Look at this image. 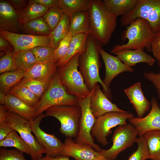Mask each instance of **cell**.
I'll list each match as a JSON object with an SVG mask.
<instances>
[{"mask_svg":"<svg viewBox=\"0 0 160 160\" xmlns=\"http://www.w3.org/2000/svg\"><path fill=\"white\" fill-rule=\"evenodd\" d=\"M88 11L89 34L103 45H107L116 28L117 17L109 11L101 0H91Z\"/></svg>","mask_w":160,"mask_h":160,"instance_id":"cell-2","label":"cell"},{"mask_svg":"<svg viewBox=\"0 0 160 160\" xmlns=\"http://www.w3.org/2000/svg\"><path fill=\"white\" fill-rule=\"evenodd\" d=\"M6 95L2 92L0 91V103L4 105L5 103Z\"/></svg>","mask_w":160,"mask_h":160,"instance_id":"cell-50","label":"cell"},{"mask_svg":"<svg viewBox=\"0 0 160 160\" xmlns=\"http://www.w3.org/2000/svg\"><path fill=\"white\" fill-rule=\"evenodd\" d=\"M103 45L89 34L87 39L86 49L80 55L79 70L90 91L93 89L96 83H99L103 88V92L111 100L112 95L111 89L105 85L99 74V70L101 67L99 48Z\"/></svg>","mask_w":160,"mask_h":160,"instance_id":"cell-1","label":"cell"},{"mask_svg":"<svg viewBox=\"0 0 160 160\" xmlns=\"http://www.w3.org/2000/svg\"><path fill=\"white\" fill-rule=\"evenodd\" d=\"M159 68V72L156 73L153 72H144L143 76L148 80L152 83L156 90L158 97L160 100V61H158ZM160 108V102L159 104Z\"/></svg>","mask_w":160,"mask_h":160,"instance_id":"cell-42","label":"cell"},{"mask_svg":"<svg viewBox=\"0 0 160 160\" xmlns=\"http://www.w3.org/2000/svg\"><path fill=\"white\" fill-rule=\"evenodd\" d=\"M13 49L10 42L4 37L0 36V50L5 52L9 50Z\"/></svg>","mask_w":160,"mask_h":160,"instance_id":"cell-47","label":"cell"},{"mask_svg":"<svg viewBox=\"0 0 160 160\" xmlns=\"http://www.w3.org/2000/svg\"><path fill=\"white\" fill-rule=\"evenodd\" d=\"M46 116L42 113L30 121L31 128L38 142L45 149L46 154L55 157L61 154L64 143L54 135L48 134L40 128V123Z\"/></svg>","mask_w":160,"mask_h":160,"instance_id":"cell-12","label":"cell"},{"mask_svg":"<svg viewBox=\"0 0 160 160\" xmlns=\"http://www.w3.org/2000/svg\"><path fill=\"white\" fill-rule=\"evenodd\" d=\"M64 143L61 155L72 157L75 160H109L100 152L90 146L76 143L72 138H67Z\"/></svg>","mask_w":160,"mask_h":160,"instance_id":"cell-15","label":"cell"},{"mask_svg":"<svg viewBox=\"0 0 160 160\" xmlns=\"http://www.w3.org/2000/svg\"><path fill=\"white\" fill-rule=\"evenodd\" d=\"M124 92L135 109L137 117H143L149 111L151 105L144 94L140 82H137L126 88Z\"/></svg>","mask_w":160,"mask_h":160,"instance_id":"cell-19","label":"cell"},{"mask_svg":"<svg viewBox=\"0 0 160 160\" xmlns=\"http://www.w3.org/2000/svg\"><path fill=\"white\" fill-rule=\"evenodd\" d=\"M13 49L5 52L0 59V73L14 71L18 70L15 64L13 55Z\"/></svg>","mask_w":160,"mask_h":160,"instance_id":"cell-39","label":"cell"},{"mask_svg":"<svg viewBox=\"0 0 160 160\" xmlns=\"http://www.w3.org/2000/svg\"><path fill=\"white\" fill-rule=\"evenodd\" d=\"M150 103L151 109L146 116L141 118L133 117L128 120L137 130L139 137L148 131L160 130V108L156 97H152Z\"/></svg>","mask_w":160,"mask_h":160,"instance_id":"cell-14","label":"cell"},{"mask_svg":"<svg viewBox=\"0 0 160 160\" xmlns=\"http://www.w3.org/2000/svg\"><path fill=\"white\" fill-rule=\"evenodd\" d=\"M9 93L31 106H36L39 100L31 90L19 83L11 89Z\"/></svg>","mask_w":160,"mask_h":160,"instance_id":"cell-35","label":"cell"},{"mask_svg":"<svg viewBox=\"0 0 160 160\" xmlns=\"http://www.w3.org/2000/svg\"><path fill=\"white\" fill-rule=\"evenodd\" d=\"M23 152L16 149H0V160H26Z\"/></svg>","mask_w":160,"mask_h":160,"instance_id":"cell-41","label":"cell"},{"mask_svg":"<svg viewBox=\"0 0 160 160\" xmlns=\"http://www.w3.org/2000/svg\"><path fill=\"white\" fill-rule=\"evenodd\" d=\"M89 34L80 33L72 36L67 53L64 57L57 63V67H61L66 64L74 56L83 53L85 51L87 39Z\"/></svg>","mask_w":160,"mask_h":160,"instance_id":"cell-23","label":"cell"},{"mask_svg":"<svg viewBox=\"0 0 160 160\" xmlns=\"http://www.w3.org/2000/svg\"><path fill=\"white\" fill-rule=\"evenodd\" d=\"M70 17L69 15L63 14L62 19L56 27L49 35L50 47L54 50L57 47L60 41L68 33Z\"/></svg>","mask_w":160,"mask_h":160,"instance_id":"cell-26","label":"cell"},{"mask_svg":"<svg viewBox=\"0 0 160 160\" xmlns=\"http://www.w3.org/2000/svg\"><path fill=\"white\" fill-rule=\"evenodd\" d=\"M14 61L18 70L24 72L38 63L31 49L13 52Z\"/></svg>","mask_w":160,"mask_h":160,"instance_id":"cell-27","label":"cell"},{"mask_svg":"<svg viewBox=\"0 0 160 160\" xmlns=\"http://www.w3.org/2000/svg\"><path fill=\"white\" fill-rule=\"evenodd\" d=\"M22 31L32 35H49L50 33L42 17L29 21L23 24Z\"/></svg>","mask_w":160,"mask_h":160,"instance_id":"cell-34","label":"cell"},{"mask_svg":"<svg viewBox=\"0 0 160 160\" xmlns=\"http://www.w3.org/2000/svg\"><path fill=\"white\" fill-rule=\"evenodd\" d=\"M138 18L146 20L154 33L160 31V0H139L131 13L121 16V25L127 27Z\"/></svg>","mask_w":160,"mask_h":160,"instance_id":"cell-7","label":"cell"},{"mask_svg":"<svg viewBox=\"0 0 160 160\" xmlns=\"http://www.w3.org/2000/svg\"><path fill=\"white\" fill-rule=\"evenodd\" d=\"M92 90L89 95L84 99L78 100L81 111L79 129L78 134L74 141L77 143L91 146L95 151L100 152V146L95 143L91 132L96 118L94 116L90 107Z\"/></svg>","mask_w":160,"mask_h":160,"instance_id":"cell-10","label":"cell"},{"mask_svg":"<svg viewBox=\"0 0 160 160\" xmlns=\"http://www.w3.org/2000/svg\"><path fill=\"white\" fill-rule=\"evenodd\" d=\"M8 112L16 114L31 121L35 119L36 109L14 95L9 93L6 95L4 105Z\"/></svg>","mask_w":160,"mask_h":160,"instance_id":"cell-20","label":"cell"},{"mask_svg":"<svg viewBox=\"0 0 160 160\" xmlns=\"http://www.w3.org/2000/svg\"><path fill=\"white\" fill-rule=\"evenodd\" d=\"M31 50L38 62L55 61L54 49L51 47L39 46Z\"/></svg>","mask_w":160,"mask_h":160,"instance_id":"cell-37","label":"cell"},{"mask_svg":"<svg viewBox=\"0 0 160 160\" xmlns=\"http://www.w3.org/2000/svg\"><path fill=\"white\" fill-rule=\"evenodd\" d=\"M143 136L148 148L149 159L151 160H160V130L147 132Z\"/></svg>","mask_w":160,"mask_h":160,"instance_id":"cell-30","label":"cell"},{"mask_svg":"<svg viewBox=\"0 0 160 160\" xmlns=\"http://www.w3.org/2000/svg\"><path fill=\"white\" fill-rule=\"evenodd\" d=\"M139 0H103L105 5L109 11L118 17L131 13L135 8Z\"/></svg>","mask_w":160,"mask_h":160,"instance_id":"cell-25","label":"cell"},{"mask_svg":"<svg viewBox=\"0 0 160 160\" xmlns=\"http://www.w3.org/2000/svg\"><path fill=\"white\" fill-rule=\"evenodd\" d=\"M136 143L138 145L137 149L129 156L127 160H145L149 159V150L143 136L137 138Z\"/></svg>","mask_w":160,"mask_h":160,"instance_id":"cell-38","label":"cell"},{"mask_svg":"<svg viewBox=\"0 0 160 160\" xmlns=\"http://www.w3.org/2000/svg\"><path fill=\"white\" fill-rule=\"evenodd\" d=\"M91 0H59L58 7L63 14L70 15L76 12L88 11Z\"/></svg>","mask_w":160,"mask_h":160,"instance_id":"cell-31","label":"cell"},{"mask_svg":"<svg viewBox=\"0 0 160 160\" xmlns=\"http://www.w3.org/2000/svg\"><path fill=\"white\" fill-rule=\"evenodd\" d=\"M57 63L55 61L38 62L25 72L23 78L52 77L57 72Z\"/></svg>","mask_w":160,"mask_h":160,"instance_id":"cell-22","label":"cell"},{"mask_svg":"<svg viewBox=\"0 0 160 160\" xmlns=\"http://www.w3.org/2000/svg\"><path fill=\"white\" fill-rule=\"evenodd\" d=\"M47 116L56 118L60 122V132L67 138H76L79 129L81 111L79 105H56L45 111Z\"/></svg>","mask_w":160,"mask_h":160,"instance_id":"cell-6","label":"cell"},{"mask_svg":"<svg viewBox=\"0 0 160 160\" xmlns=\"http://www.w3.org/2000/svg\"><path fill=\"white\" fill-rule=\"evenodd\" d=\"M78 99L69 94L61 84L57 72L38 103L35 106L36 113L35 119L48 108L56 105H78Z\"/></svg>","mask_w":160,"mask_h":160,"instance_id":"cell-5","label":"cell"},{"mask_svg":"<svg viewBox=\"0 0 160 160\" xmlns=\"http://www.w3.org/2000/svg\"><path fill=\"white\" fill-rule=\"evenodd\" d=\"M25 72L20 70L4 73L0 75V91L6 95L9 94L11 89L24 78Z\"/></svg>","mask_w":160,"mask_h":160,"instance_id":"cell-28","label":"cell"},{"mask_svg":"<svg viewBox=\"0 0 160 160\" xmlns=\"http://www.w3.org/2000/svg\"><path fill=\"white\" fill-rule=\"evenodd\" d=\"M7 111L4 105H0V122L5 121Z\"/></svg>","mask_w":160,"mask_h":160,"instance_id":"cell-49","label":"cell"},{"mask_svg":"<svg viewBox=\"0 0 160 160\" xmlns=\"http://www.w3.org/2000/svg\"><path fill=\"white\" fill-rule=\"evenodd\" d=\"M23 24L19 14L7 1H0V30L19 33L22 31Z\"/></svg>","mask_w":160,"mask_h":160,"instance_id":"cell-17","label":"cell"},{"mask_svg":"<svg viewBox=\"0 0 160 160\" xmlns=\"http://www.w3.org/2000/svg\"><path fill=\"white\" fill-rule=\"evenodd\" d=\"M39 160H71L69 157L66 156L59 155L55 157H52L47 155L41 157Z\"/></svg>","mask_w":160,"mask_h":160,"instance_id":"cell-48","label":"cell"},{"mask_svg":"<svg viewBox=\"0 0 160 160\" xmlns=\"http://www.w3.org/2000/svg\"><path fill=\"white\" fill-rule=\"evenodd\" d=\"M17 132L13 129L5 138L0 141V147H14L31 156V152L30 148Z\"/></svg>","mask_w":160,"mask_h":160,"instance_id":"cell-33","label":"cell"},{"mask_svg":"<svg viewBox=\"0 0 160 160\" xmlns=\"http://www.w3.org/2000/svg\"><path fill=\"white\" fill-rule=\"evenodd\" d=\"M63 13L58 6L49 8L42 17L50 32L53 31L60 22Z\"/></svg>","mask_w":160,"mask_h":160,"instance_id":"cell-36","label":"cell"},{"mask_svg":"<svg viewBox=\"0 0 160 160\" xmlns=\"http://www.w3.org/2000/svg\"><path fill=\"white\" fill-rule=\"evenodd\" d=\"M100 55L104 62L105 69V76L103 81L106 87L109 88L113 79L119 74L124 72H132L134 70L125 65L117 57L108 53L99 48Z\"/></svg>","mask_w":160,"mask_h":160,"instance_id":"cell-18","label":"cell"},{"mask_svg":"<svg viewBox=\"0 0 160 160\" xmlns=\"http://www.w3.org/2000/svg\"><path fill=\"white\" fill-rule=\"evenodd\" d=\"M0 36L10 42L13 47L14 52L39 46L50 47L49 35L20 34L0 30Z\"/></svg>","mask_w":160,"mask_h":160,"instance_id":"cell-13","label":"cell"},{"mask_svg":"<svg viewBox=\"0 0 160 160\" xmlns=\"http://www.w3.org/2000/svg\"><path fill=\"white\" fill-rule=\"evenodd\" d=\"M28 1L40 5L49 9L58 7L59 0H30Z\"/></svg>","mask_w":160,"mask_h":160,"instance_id":"cell-46","label":"cell"},{"mask_svg":"<svg viewBox=\"0 0 160 160\" xmlns=\"http://www.w3.org/2000/svg\"><path fill=\"white\" fill-rule=\"evenodd\" d=\"M6 121L17 132L30 148L31 160H39L45 149L32 134L30 121L13 113L7 111Z\"/></svg>","mask_w":160,"mask_h":160,"instance_id":"cell-11","label":"cell"},{"mask_svg":"<svg viewBox=\"0 0 160 160\" xmlns=\"http://www.w3.org/2000/svg\"><path fill=\"white\" fill-rule=\"evenodd\" d=\"M8 1L19 13L24 9L28 3V0H9Z\"/></svg>","mask_w":160,"mask_h":160,"instance_id":"cell-45","label":"cell"},{"mask_svg":"<svg viewBox=\"0 0 160 160\" xmlns=\"http://www.w3.org/2000/svg\"><path fill=\"white\" fill-rule=\"evenodd\" d=\"M48 9V8L40 5L28 1L27 6L19 13L20 21L23 24L42 17Z\"/></svg>","mask_w":160,"mask_h":160,"instance_id":"cell-32","label":"cell"},{"mask_svg":"<svg viewBox=\"0 0 160 160\" xmlns=\"http://www.w3.org/2000/svg\"><path fill=\"white\" fill-rule=\"evenodd\" d=\"M151 51L156 59L160 61V31L155 33L151 43Z\"/></svg>","mask_w":160,"mask_h":160,"instance_id":"cell-43","label":"cell"},{"mask_svg":"<svg viewBox=\"0 0 160 160\" xmlns=\"http://www.w3.org/2000/svg\"><path fill=\"white\" fill-rule=\"evenodd\" d=\"M155 34L146 20L137 18L126 27V29L121 35L122 40L127 39V43L115 46L110 52L114 53L123 50L144 48L148 52L151 51V43Z\"/></svg>","mask_w":160,"mask_h":160,"instance_id":"cell-3","label":"cell"},{"mask_svg":"<svg viewBox=\"0 0 160 160\" xmlns=\"http://www.w3.org/2000/svg\"><path fill=\"white\" fill-rule=\"evenodd\" d=\"M72 37L71 33L68 32L60 41L57 48L54 50L55 60L57 63L62 59L67 53Z\"/></svg>","mask_w":160,"mask_h":160,"instance_id":"cell-40","label":"cell"},{"mask_svg":"<svg viewBox=\"0 0 160 160\" xmlns=\"http://www.w3.org/2000/svg\"><path fill=\"white\" fill-rule=\"evenodd\" d=\"M134 117L133 113L124 112H111L96 118L91 134L98 143L105 146L108 144L106 138L112 133L111 129L127 124V120Z\"/></svg>","mask_w":160,"mask_h":160,"instance_id":"cell-8","label":"cell"},{"mask_svg":"<svg viewBox=\"0 0 160 160\" xmlns=\"http://www.w3.org/2000/svg\"><path fill=\"white\" fill-rule=\"evenodd\" d=\"M127 66L131 68L136 64L141 63L152 66L155 62V59L146 53L143 49H127L113 53Z\"/></svg>","mask_w":160,"mask_h":160,"instance_id":"cell-21","label":"cell"},{"mask_svg":"<svg viewBox=\"0 0 160 160\" xmlns=\"http://www.w3.org/2000/svg\"><path fill=\"white\" fill-rule=\"evenodd\" d=\"M13 129L6 121L0 122V141L5 138Z\"/></svg>","mask_w":160,"mask_h":160,"instance_id":"cell-44","label":"cell"},{"mask_svg":"<svg viewBox=\"0 0 160 160\" xmlns=\"http://www.w3.org/2000/svg\"><path fill=\"white\" fill-rule=\"evenodd\" d=\"M137 135V130L130 123L118 126L113 132L112 146L108 149H102L100 152L109 160H115L120 153L136 143Z\"/></svg>","mask_w":160,"mask_h":160,"instance_id":"cell-9","label":"cell"},{"mask_svg":"<svg viewBox=\"0 0 160 160\" xmlns=\"http://www.w3.org/2000/svg\"><path fill=\"white\" fill-rule=\"evenodd\" d=\"M70 16L68 32L72 36L80 33L89 34L90 20L88 11L74 13Z\"/></svg>","mask_w":160,"mask_h":160,"instance_id":"cell-24","label":"cell"},{"mask_svg":"<svg viewBox=\"0 0 160 160\" xmlns=\"http://www.w3.org/2000/svg\"><path fill=\"white\" fill-rule=\"evenodd\" d=\"M90 100V107L95 118L111 112H124L112 103L101 90L98 83L95 85Z\"/></svg>","mask_w":160,"mask_h":160,"instance_id":"cell-16","label":"cell"},{"mask_svg":"<svg viewBox=\"0 0 160 160\" xmlns=\"http://www.w3.org/2000/svg\"><path fill=\"white\" fill-rule=\"evenodd\" d=\"M53 77L23 78L19 83L29 88L40 100L48 88Z\"/></svg>","mask_w":160,"mask_h":160,"instance_id":"cell-29","label":"cell"},{"mask_svg":"<svg viewBox=\"0 0 160 160\" xmlns=\"http://www.w3.org/2000/svg\"><path fill=\"white\" fill-rule=\"evenodd\" d=\"M80 55L79 53L76 54L66 64L58 67L57 73L61 82L68 93L81 100L87 97L91 91L78 69Z\"/></svg>","mask_w":160,"mask_h":160,"instance_id":"cell-4","label":"cell"}]
</instances>
